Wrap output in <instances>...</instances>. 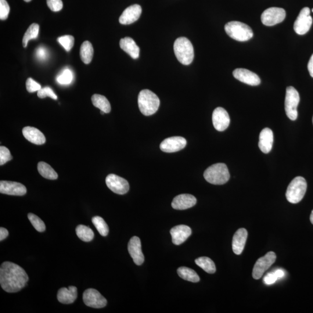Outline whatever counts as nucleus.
Masks as SVG:
<instances>
[{
  "mask_svg": "<svg viewBox=\"0 0 313 313\" xmlns=\"http://www.w3.org/2000/svg\"><path fill=\"white\" fill-rule=\"evenodd\" d=\"M278 280V277H277L275 272H272L268 273L267 275L265 276L264 282L267 285H271V284H274Z\"/></svg>",
  "mask_w": 313,
  "mask_h": 313,
  "instance_id": "37998d69",
  "label": "nucleus"
},
{
  "mask_svg": "<svg viewBox=\"0 0 313 313\" xmlns=\"http://www.w3.org/2000/svg\"><path fill=\"white\" fill-rule=\"evenodd\" d=\"M307 190V182L302 176L294 178L288 187L286 197L292 204H297L303 199Z\"/></svg>",
  "mask_w": 313,
  "mask_h": 313,
  "instance_id": "423d86ee",
  "label": "nucleus"
},
{
  "mask_svg": "<svg viewBox=\"0 0 313 313\" xmlns=\"http://www.w3.org/2000/svg\"><path fill=\"white\" fill-rule=\"evenodd\" d=\"M196 198L191 194H183L175 197L172 201V207L175 210H185L195 206Z\"/></svg>",
  "mask_w": 313,
  "mask_h": 313,
  "instance_id": "aec40b11",
  "label": "nucleus"
},
{
  "mask_svg": "<svg viewBox=\"0 0 313 313\" xmlns=\"http://www.w3.org/2000/svg\"><path fill=\"white\" fill-rule=\"evenodd\" d=\"M12 159L10 151L5 146L0 147V165H4Z\"/></svg>",
  "mask_w": 313,
  "mask_h": 313,
  "instance_id": "e433bc0d",
  "label": "nucleus"
},
{
  "mask_svg": "<svg viewBox=\"0 0 313 313\" xmlns=\"http://www.w3.org/2000/svg\"><path fill=\"white\" fill-rule=\"evenodd\" d=\"M73 79L72 71L69 69H65L57 76L56 80L61 85H69L73 81Z\"/></svg>",
  "mask_w": 313,
  "mask_h": 313,
  "instance_id": "72a5a7b5",
  "label": "nucleus"
},
{
  "mask_svg": "<svg viewBox=\"0 0 313 313\" xmlns=\"http://www.w3.org/2000/svg\"><path fill=\"white\" fill-rule=\"evenodd\" d=\"M120 48L123 50L132 58L138 59L139 56L140 49L135 41L130 37H125L121 39L120 41Z\"/></svg>",
  "mask_w": 313,
  "mask_h": 313,
  "instance_id": "393cba45",
  "label": "nucleus"
},
{
  "mask_svg": "<svg viewBox=\"0 0 313 313\" xmlns=\"http://www.w3.org/2000/svg\"><path fill=\"white\" fill-rule=\"evenodd\" d=\"M248 237L247 230L246 229H240L233 236L232 248L234 253L239 255L243 253Z\"/></svg>",
  "mask_w": 313,
  "mask_h": 313,
  "instance_id": "5701e85b",
  "label": "nucleus"
},
{
  "mask_svg": "<svg viewBox=\"0 0 313 313\" xmlns=\"http://www.w3.org/2000/svg\"><path fill=\"white\" fill-rule=\"evenodd\" d=\"M28 277L20 266L12 262H5L0 268V284L8 293L19 292L26 286Z\"/></svg>",
  "mask_w": 313,
  "mask_h": 313,
  "instance_id": "f257e3e1",
  "label": "nucleus"
},
{
  "mask_svg": "<svg viewBox=\"0 0 313 313\" xmlns=\"http://www.w3.org/2000/svg\"><path fill=\"white\" fill-rule=\"evenodd\" d=\"M37 95L39 98H45L46 97H49L54 100L57 99V96L54 93L53 90L48 87H46L39 89L37 92Z\"/></svg>",
  "mask_w": 313,
  "mask_h": 313,
  "instance_id": "4c0bfd02",
  "label": "nucleus"
},
{
  "mask_svg": "<svg viewBox=\"0 0 313 313\" xmlns=\"http://www.w3.org/2000/svg\"><path fill=\"white\" fill-rule=\"evenodd\" d=\"M274 136L271 129L266 128L263 129L260 135L259 147L262 152L265 154L269 153L272 149Z\"/></svg>",
  "mask_w": 313,
  "mask_h": 313,
  "instance_id": "412c9836",
  "label": "nucleus"
},
{
  "mask_svg": "<svg viewBox=\"0 0 313 313\" xmlns=\"http://www.w3.org/2000/svg\"><path fill=\"white\" fill-rule=\"evenodd\" d=\"M38 171L42 177L50 180H55L58 178V175L55 170L45 162H39L38 164Z\"/></svg>",
  "mask_w": 313,
  "mask_h": 313,
  "instance_id": "bb28decb",
  "label": "nucleus"
},
{
  "mask_svg": "<svg viewBox=\"0 0 313 313\" xmlns=\"http://www.w3.org/2000/svg\"><path fill=\"white\" fill-rule=\"evenodd\" d=\"M48 6L53 12L60 11L63 8V2L62 0H46Z\"/></svg>",
  "mask_w": 313,
  "mask_h": 313,
  "instance_id": "ea45409f",
  "label": "nucleus"
},
{
  "mask_svg": "<svg viewBox=\"0 0 313 313\" xmlns=\"http://www.w3.org/2000/svg\"><path fill=\"white\" fill-rule=\"evenodd\" d=\"M39 26L37 23H33L30 25L29 27L25 33L22 41L23 47L26 48L27 45L28 41L32 39L37 38L39 33Z\"/></svg>",
  "mask_w": 313,
  "mask_h": 313,
  "instance_id": "2f4dec72",
  "label": "nucleus"
},
{
  "mask_svg": "<svg viewBox=\"0 0 313 313\" xmlns=\"http://www.w3.org/2000/svg\"><path fill=\"white\" fill-rule=\"evenodd\" d=\"M174 52L179 62L184 65L191 64L194 59V48L192 42L186 37L176 39L174 45Z\"/></svg>",
  "mask_w": 313,
  "mask_h": 313,
  "instance_id": "7ed1b4c3",
  "label": "nucleus"
},
{
  "mask_svg": "<svg viewBox=\"0 0 313 313\" xmlns=\"http://www.w3.org/2000/svg\"><path fill=\"white\" fill-rule=\"evenodd\" d=\"M300 102V96L297 90L293 87H287L285 100V110L288 117L291 120L298 118L297 108Z\"/></svg>",
  "mask_w": 313,
  "mask_h": 313,
  "instance_id": "0eeeda50",
  "label": "nucleus"
},
{
  "mask_svg": "<svg viewBox=\"0 0 313 313\" xmlns=\"http://www.w3.org/2000/svg\"><path fill=\"white\" fill-rule=\"evenodd\" d=\"M142 13V8L139 5L134 4L126 8L120 17L119 21L122 24H130L139 19Z\"/></svg>",
  "mask_w": 313,
  "mask_h": 313,
  "instance_id": "a211bd4d",
  "label": "nucleus"
},
{
  "mask_svg": "<svg viewBox=\"0 0 313 313\" xmlns=\"http://www.w3.org/2000/svg\"><path fill=\"white\" fill-rule=\"evenodd\" d=\"M83 301L87 307L95 309L103 308L107 305V300L99 291L92 289L84 291Z\"/></svg>",
  "mask_w": 313,
  "mask_h": 313,
  "instance_id": "9b49d317",
  "label": "nucleus"
},
{
  "mask_svg": "<svg viewBox=\"0 0 313 313\" xmlns=\"http://www.w3.org/2000/svg\"><path fill=\"white\" fill-rule=\"evenodd\" d=\"M192 233V229L188 226L181 225L174 227L170 231L172 243L179 246L189 238Z\"/></svg>",
  "mask_w": 313,
  "mask_h": 313,
  "instance_id": "6ab92c4d",
  "label": "nucleus"
},
{
  "mask_svg": "<svg viewBox=\"0 0 313 313\" xmlns=\"http://www.w3.org/2000/svg\"><path fill=\"white\" fill-rule=\"evenodd\" d=\"M24 137L30 143L35 145H41L44 144L46 139L44 134L37 128L26 127L22 129Z\"/></svg>",
  "mask_w": 313,
  "mask_h": 313,
  "instance_id": "4be33fe9",
  "label": "nucleus"
},
{
  "mask_svg": "<svg viewBox=\"0 0 313 313\" xmlns=\"http://www.w3.org/2000/svg\"><path fill=\"white\" fill-rule=\"evenodd\" d=\"M9 233L8 230L3 228H0V241L5 239L8 236Z\"/></svg>",
  "mask_w": 313,
  "mask_h": 313,
  "instance_id": "c03bdc74",
  "label": "nucleus"
},
{
  "mask_svg": "<svg viewBox=\"0 0 313 313\" xmlns=\"http://www.w3.org/2000/svg\"><path fill=\"white\" fill-rule=\"evenodd\" d=\"M186 140L181 136L165 139L160 144V149L165 153H174L179 152L185 148L186 146Z\"/></svg>",
  "mask_w": 313,
  "mask_h": 313,
  "instance_id": "ddd939ff",
  "label": "nucleus"
},
{
  "mask_svg": "<svg viewBox=\"0 0 313 313\" xmlns=\"http://www.w3.org/2000/svg\"><path fill=\"white\" fill-rule=\"evenodd\" d=\"M93 56V48L91 42L88 41L82 43L80 48L81 59L85 64L91 62Z\"/></svg>",
  "mask_w": 313,
  "mask_h": 313,
  "instance_id": "cd10ccee",
  "label": "nucleus"
},
{
  "mask_svg": "<svg viewBox=\"0 0 313 313\" xmlns=\"http://www.w3.org/2000/svg\"><path fill=\"white\" fill-rule=\"evenodd\" d=\"M230 176L228 168L224 163L211 165L204 174V177L208 182L216 185L225 184L229 181Z\"/></svg>",
  "mask_w": 313,
  "mask_h": 313,
  "instance_id": "20e7f679",
  "label": "nucleus"
},
{
  "mask_svg": "<svg viewBox=\"0 0 313 313\" xmlns=\"http://www.w3.org/2000/svg\"><path fill=\"white\" fill-rule=\"evenodd\" d=\"M128 250L135 264L138 266L142 265L145 261V257L142 253L141 242L139 237H132L128 244Z\"/></svg>",
  "mask_w": 313,
  "mask_h": 313,
  "instance_id": "dca6fc26",
  "label": "nucleus"
},
{
  "mask_svg": "<svg viewBox=\"0 0 313 313\" xmlns=\"http://www.w3.org/2000/svg\"><path fill=\"white\" fill-rule=\"evenodd\" d=\"M106 183L108 188L113 192L125 194L129 191V185L127 180L115 174H110L106 178Z\"/></svg>",
  "mask_w": 313,
  "mask_h": 313,
  "instance_id": "f8f14e48",
  "label": "nucleus"
},
{
  "mask_svg": "<svg viewBox=\"0 0 313 313\" xmlns=\"http://www.w3.org/2000/svg\"><path fill=\"white\" fill-rule=\"evenodd\" d=\"M313 23V18L311 16V9L305 7L301 10L294 25L295 31L299 35L307 33L310 30Z\"/></svg>",
  "mask_w": 313,
  "mask_h": 313,
  "instance_id": "1a4fd4ad",
  "label": "nucleus"
},
{
  "mask_svg": "<svg viewBox=\"0 0 313 313\" xmlns=\"http://www.w3.org/2000/svg\"><path fill=\"white\" fill-rule=\"evenodd\" d=\"M57 41L65 49L66 51L69 52L73 47L74 38L70 35H63L57 38Z\"/></svg>",
  "mask_w": 313,
  "mask_h": 313,
  "instance_id": "c9c22d12",
  "label": "nucleus"
},
{
  "mask_svg": "<svg viewBox=\"0 0 313 313\" xmlns=\"http://www.w3.org/2000/svg\"><path fill=\"white\" fill-rule=\"evenodd\" d=\"M178 274L179 277L185 280L193 283H197L200 281L199 275L193 269L181 267L178 269Z\"/></svg>",
  "mask_w": 313,
  "mask_h": 313,
  "instance_id": "c85d7f7f",
  "label": "nucleus"
},
{
  "mask_svg": "<svg viewBox=\"0 0 313 313\" xmlns=\"http://www.w3.org/2000/svg\"><path fill=\"white\" fill-rule=\"evenodd\" d=\"M276 260V255L273 252H269L257 261L253 272V278L255 280L260 279L264 273L274 264Z\"/></svg>",
  "mask_w": 313,
  "mask_h": 313,
  "instance_id": "9d476101",
  "label": "nucleus"
},
{
  "mask_svg": "<svg viewBox=\"0 0 313 313\" xmlns=\"http://www.w3.org/2000/svg\"><path fill=\"white\" fill-rule=\"evenodd\" d=\"M24 1L26 2H30L31 0H24Z\"/></svg>",
  "mask_w": 313,
  "mask_h": 313,
  "instance_id": "09e8293b",
  "label": "nucleus"
},
{
  "mask_svg": "<svg viewBox=\"0 0 313 313\" xmlns=\"http://www.w3.org/2000/svg\"><path fill=\"white\" fill-rule=\"evenodd\" d=\"M100 113H101L102 114H104V112H103V111H100Z\"/></svg>",
  "mask_w": 313,
  "mask_h": 313,
  "instance_id": "8fccbe9b",
  "label": "nucleus"
},
{
  "mask_svg": "<svg viewBox=\"0 0 313 313\" xmlns=\"http://www.w3.org/2000/svg\"><path fill=\"white\" fill-rule=\"evenodd\" d=\"M310 219H311V222L312 224L313 225V210L312 212Z\"/></svg>",
  "mask_w": 313,
  "mask_h": 313,
  "instance_id": "de8ad7c7",
  "label": "nucleus"
},
{
  "mask_svg": "<svg viewBox=\"0 0 313 313\" xmlns=\"http://www.w3.org/2000/svg\"><path fill=\"white\" fill-rule=\"evenodd\" d=\"M0 193L7 195L22 196L26 194L27 189L20 183L1 181L0 182Z\"/></svg>",
  "mask_w": 313,
  "mask_h": 313,
  "instance_id": "2eb2a0df",
  "label": "nucleus"
},
{
  "mask_svg": "<svg viewBox=\"0 0 313 313\" xmlns=\"http://www.w3.org/2000/svg\"><path fill=\"white\" fill-rule=\"evenodd\" d=\"M28 218L34 228L38 232H43L45 230V225L44 222H43L40 218L33 214L29 213L28 214Z\"/></svg>",
  "mask_w": 313,
  "mask_h": 313,
  "instance_id": "f704fd0d",
  "label": "nucleus"
},
{
  "mask_svg": "<svg viewBox=\"0 0 313 313\" xmlns=\"http://www.w3.org/2000/svg\"><path fill=\"white\" fill-rule=\"evenodd\" d=\"M233 76L243 83L252 86H257L261 84V79L254 72L246 69H236L233 72Z\"/></svg>",
  "mask_w": 313,
  "mask_h": 313,
  "instance_id": "f3484780",
  "label": "nucleus"
},
{
  "mask_svg": "<svg viewBox=\"0 0 313 313\" xmlns=\"http://www.w3.org/2000/svg\"></svg>",
  "mask_w": 313,
  "mask_h": 313,
  "instance_id": "603ef678",
  "label": "nucleus"
},
{
  "mask_svg": "<svg viewBox=\"0 0 313 313\" xmlns=\"http://www.w3.org/2000/svg\"><path fill=\"white\" fill-rule=\"evenodd\" d=\"M212 122L218 131H224L228 128L230 118L227 111L222 107H217L212 114Z\"/></svg>",
  "mask_w": 313,
  "mask_h": 313,
  "instance_id": "4468645a",
  "label": "nucleus"
},
{
  "mask_svg": "<svg viewBox=\"0 0 313 313\" xmlns=\"http://www.w3.org/2000/svg\"><path fill=\"white\" fill-rule=\"evenodd\" d=\"M75 231H76L78 238L84 242H91L94 237V233L92 230L90 229L89 227L84 225H78L75 229Z\"/></svg>",
  "mask_w": 313,
  "mask_h": 313,
  "instance_id": "c756f323",
  "label": "nucleus"
},
{
  "mask_svg": "<svg viewBox=\"0 0 313 313\" xmlns=\"http://www.w3.org/2000/svg\"><path fill=\"white\" fill-rule=\"evenodd\" d=\"M196 264L209 274H214L216 272V266L213 261L208 257H200L195 261Z\"/></svg>",
  "mask_w": 313,
  "mask_h": 313,
  "instance_id": "7c9ffc66",
  "label": "nucleus"
},
{
  "mask_svg": "<svg viewBox=\"0 0 313 313\" xmlns=\"http://www.w3.org/2000/svg\"><path fill=\"white\" fill-rule=\"evenodd\" d=\"M160 101L158 97L149 89H143L138 96V105L140 111L146 116L156 113L159 108Z\"/></svg>",
  "mask_w": 313,
  "mask_h": 313,
  "instance_id": "f03ea898",
  "label": "nucleus"
},
{
  "mask_svg": "<svg viewBox=\"0 0 313 313\" xmlns=\"http://www.w3.org/2000/svg\"><path fill=\"white\" fill-rule=\"evenodd\" d=\"M26 86L27 91L30 93L38 91L39 89H41V85L31 78H27Z\"/></svg>",
  "mask_w": 313,
  "mask_h": 313,
  "instance_id": "a19ab883",
  "label": "nucleus"
},
{
  "mask_svg": "<svg viewBox=\"0 0 313 313\" xmlns=\"http://www.w3.org/2000/svg\"><path fill=\"white\" fill-rule=\"evenodd\" d=\"M226 33L229 37L238 41H247L253 37L254 33L252 28L238 21H232L225 26Z\"/></svg>",
  "mask_w": 313,
  "mask_h": 313,
  "instance_id": "39448f33",
  "label": "nucleus"
},
{
  "mask_svg": "<svg viewBox=\"0 0 313 313\" xmlns=\"http://www.w3.org/2000/svg\"><path fill=\"white\" fill-rule=\"evenodd\" d=\"M77 298V289L74 286H70L69 289L62 288L57 293V300L61 304H71L74 303Z\"/></svg>",
  "mask_w": 313,
  "mask_h": 313,
  "instance_id": "b1692460",
  "label": "nucleus"
},
{
  "mask_svg": "<svg viewBox=\"0 0 313 313\" xmlns=\"http://www.w3.org/2000/svg\"><path fill=\"white\" fill-rule=\"evenodd\" d=\"M308 68L309 73H310L311 76L313 77V54L311 57L310 60H309Z\"/></svg>",
  "mask_w": 313,
  "mask_h": 313,
  "instance_id": "a18cd8bd",
  "label": "nucleus"
},
{
  "mask_svg": "<svg viewBox=\"0 0 313 313\" xmlns=\"http://www.w3.org/2000/svg\"><path fill=\"white\" fill-rule=\"evenodd\" d=\"M10 8L6 0H0V19L4 20L8 17Z\"/></svg>",
  "mask_w": 313,
  "mask_h": 313,
  "instance_id": "58836bf2",
  "label": "nucleus"
},
{
  "mask_svg": "<svg viewBox=\"0 0 313 313\" xmlns=\"http://www.w3.org/2000/svg\"><path fill=\"white\" fill-rule=\"evenodd\" d=\"M92 222L100 235L103 237L107 236L109 232V226L102 218L100 217H93L92 219Z\"/></svg>",
  "mask_w": 313,
  "mask_h": 313,
  "instance_id": "473e14b6",
  "label": "nucleus"
},
{
  "mask_svg": "<svg viewBox=\"0 0 313 313\" xmlns=\"http://www.w3.org/2000/svg\"><path fill=\"white\" fill-rule=\"evenodd\" d=\"M35 55L40 60H44L47 58L48 54L46 49L43 46H39L35 51Z\"/></svg>",
  "mask_w": 313,
  "mask_h": 313,
  "instance_id": "79ce46f5",
  "label": "nucleus"
},
{
  "mask_svg": "<svg viewBox=\"0 0 313 313\" xmlns=\"http://www.w3.org/2000/svg\"><path fill=\"white\" fill-rule=\"evenodd\" d=\"M91 100L93 106L98 108L100 111H103L104 113H109L110 112V103L105 96L95 94L92 96Z\"/></svg>",
  "mask_w": 313,
  "mask_h": 313,
  "instance_id": "a878e982",
  "label": "nucleus"
},
{
  "mask_svg": "<svg viewBox=\"0 0 313 313\" xmlns=\"http://www.w3.org/2000/svg\"><path fill=\"white\" fill-rule=\"evenodd\" d=\"M286 16V10L278 7H271L265 10L261 15V20L265 26H272L282 23Z\"/></svg>",
  "mask_w": 313,
  "mask_h": 313,
  "instance_id": "6e6552de",
  "label": "nucleus"
},
{
  "mask_svg": "<svg viewBox=\"0 0 313 313\" xmlns=\"http://www.w3.org/2000/svg\"><path fill=\"white\" fill-rule=\"evenodd\" d=\"M274 272L277 277H278V279L283 278L284 275H285V272L282 269L276 270Z\"/></svg>",
  "mask_w": 313,
  "mask_h": 313,
  "instance_id": "49530a36",
  "label": "nucleus"
},
{
  "mask_svg": "<svg viewBox=\"0 0 313 313\" xmlns=\"http://www.w3.org/2000/svg\"><path fill=\"white\" fill-rule=\"evenodd\" d=\"M312 12H313V8L312 9Z\"/></svg>",
  "mask_w": 313,
  "mask_h": 313,
  "instance_id": "3c124183",
  "label": "nucleus"
}]
</instances>
